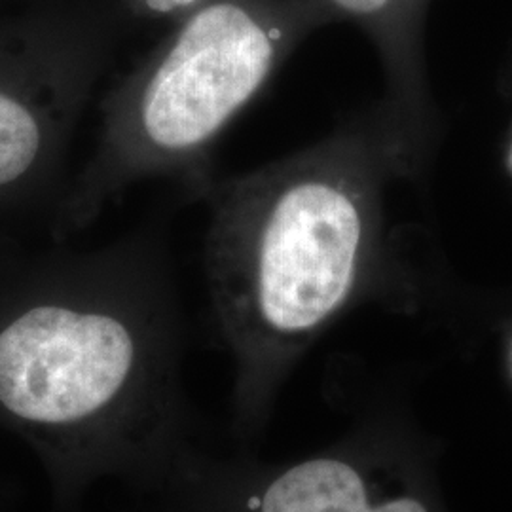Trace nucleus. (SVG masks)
Returning a JSON list of instances; mask_svg holds the SVG:
<instances>
[{"label": "nucleus", "instance_id": "1", "mask_svg": "<svg viewBox=\"0 0 512 512\" xmlns=\"http://www.w3.org/2000/svg\"><path fill=\"white\" fill-rule=\"evenodd\" d=\"M175 355L164 253L148 234L0 260V429L38 459L52 512L184 458Z\"/></svg>", "mask_w": 512, "mask_h": 512}, {"label": "nucleus", "instance_id": "2", "mask_svg": "<svg viewBox=\"0 0 512 512\" xmlns=\"http://www.w3.org/2000/svg\"><path fill=\"white\" fill-rule=\"evenodd\" d=\"M416 160L382 116L203 192L209 291L241 403L351 302L378 253L385 181Z\"/></svg>", "mask_w": 512, "mask_h": 512}, {"label": "nucleus", "instance_id": "3", "mask_svg": "<svg viewBox=\"0 0 512 512\" xmlns=\"http://www.w3.org/2000/svg\"><path fill=\"white\" fill-rule=\"evenodd\" d=\"M327 23L321 0H207L190 12L107 93L95 152L61 202V228L88 226L112 198L148 179H177L203 196L220 135Z\"/></svg>", "mask_w": 512, "mask_h": 512}, {"label": "nucleus", "instance_id": "4", "mask_svg": "<svg viewBox=\"0 0 512 512\" xmlns=\"http://www.w3.org/2000/svg\"><path fill=\"white\" fill-rule=\"evenodd\" d=\"M95 78L90 57L0 52V205L54 188Z\"/></svg>", "mask_w": 512, "mask_h": 512}, {"label": "nucleus", "instance_id": "5", "mask_svg": "<svg viewBox=\"0 0 512 512\" xmlns=\"http://www.w3.org/2000/svg\"><path fill=\"white\" fill-rule=\"evenodd\" d=\"M334 21L357 25L372 40L387 78V120L423 152L429 92L423 35L429 0H321Z\"/></svg>", "mask_w": 512, "mask_h": 512}, {"label": "nucleus", "instance_id": "6", "mask_svg": "<svg viewBox=\"0 0 512 512\" xmlns=\"http://www.w3.org/2000/svg\"><path fill=\"white\" fill-rule=\"evenodd\" d=\"M251 512H429L418 495L387 488L359 465L338 458L296 463L270 480Z\"/></svg>", "mask_w": 512, "mask_h": 512}, {"label": "nucleus", "instance_id": "7", "mask_svg": "<svg viewBox=\"0 0 512 512\" xmlns=\"http://www.w3.org/2000/svg\"><path fill=\"white\" fill-rule=\"evenodd\" d=\"M8 505H10V492H8V488L0 482V512H6Z\"/></svg>", "mask_w": 512, "mask_h": 512}, {"label": "nucleus", "instance_id": "8", "mask_svg": "<svg viewBox=\"0 0 512 512\" xmlns=\"http://www.w3.org/2000/svg\"><path fill=\"white\" fill-rule=\"evenodd\" d=\"M76 512H86V511H84V509H82V511H76Z\"/></svg>", "mask_w": 512, "mask_h": 512}]
</instances>
